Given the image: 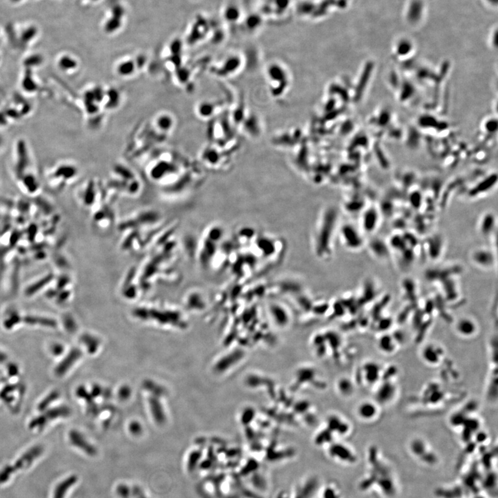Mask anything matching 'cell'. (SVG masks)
I'll return each mask as SVG.
<instances>
[{"mask_svg": "<svg viewBox=\"0 0 498 498\" xmlns=\"http://www.w3.org/2000/svg\"><path fill=\"white\" fill-rule=\"evenodd\" d=\"M470 260L475 267L479 269H491L496 263V256L492 249L479 247L470 254Z\"/></svg>", "mask_w": 498, "mask_h": 498, "instance_id": "1", "label": "cell"}, {"mask_svg": "<svg viewBox=\"0 0 498 498\" xmlns=\"http://www.w3.org/2000/svg\"><path fill=\"white\" fill-rule=\"evenodd\" d=\"M342 239L346 246L352 250H359L364 245L362 235L359 230L352 225L348 224L343 226Z\"/></svg>", "mask_w": 498, "mask_h": 498, "instance_id": "2", "label": "cell"}, {"mask_svg": "<svg viewBox=\"0 0 498 498\" xmlns=\"http://www.w3.org/2000/svg\"><path fill=\"white\" fill-rule=\"evenodd\" d=\"M125 17V10L121 5H114L110 9L108 18L105 20V29L108 33H113L123 27V19Z\"/></svg>", "mask_w": 498, "mask_h": 498, "instance_id": "3", "label": "cell"}, {"mask_svg": "<svg viewBox=\"0 0 498 498\" xmlns=\"http://www.w3.org/2000/svg\"><path fill=\"white\" fill-rule=\"evenodd\" d=\"M380 221L379 210L374 206H370L365 210L362 216V226L367 233H372L379 226Z\"/></svg>", "mask_w": 498, "mask_h": 498, "instance_id": "4", "label": "cell"}, {"mask_svg": "<svg viewBox=\"0 0 498 498\" xmlns=\"http://www.w3.org/2000/svg\"><path fill=\"white\" fill-rule=\"evenodd\" d=\"M371 254L378 259L384 260L390 257V248L388 243L380 238H374L368 243Z\"/></svg>", "mask_w": 498, "mask_h": 498, "instance_id": "5", "label": "cell"}, {"mask_svg": "<svg viewBox=\"0 0 498 498\" xmlns=\"http://www.w3.org/2000/svg\"><path fill=\"white\" fill-rule=\"evenodd\" d=\"M410 450L413 455L422 459L423 462L428 463V464L431 463L434 459L435 454L429 453L427 451V446H426V443L420 439H416L411 442Z\"/></svg>", "mask_w": 498, "mask_h": 498, "instance_id": "6", "label": "cell"}, {"mask_svg": "<svg viewBox=\"0 0 498 498\" xmlns=\"http://www.w3.org/2000/svg\"><path fill=\"white\" fill-rule=\"evenodd\" d=\"M376 393V400L383 404L392 401L396 393V387L392 381H383Z\"/></svg>", "mask_w": 498, "mask_h": 498, "instance_id": "7", "label": "cell"}, {"mask_svg": "<svg viewBox=\"0 0 498 498\" xmlns=\"http://www.w3.org/2000/svg\"><path fill=\"white\" fill-rule=\"evenodd\" d=\"M363 372H364L365 381L370 385L375 384L383 376L381 366L374 361H371L364 365Z\"/></svg>", "mask_w": 498, "mask_h": 498, "instance_id": "8", "label": "cell"}, {"mask_svg": "<svg viewBox=\"0 0 498 498\" xmlns=\"http://www.w3.org/2000/svg\"><path fill=\"white\" fill-rule=\"evenodd\" d=\"M497 219L493 213L488 212L481 216L479 221L478 229L481 235L487 237L492 235L496 228Z\"/></svg>", "mask_w": 498, "mask_h": 498, "instance_id": "9", "label": "cell"}, {"mask_svg": "<svg viewBox=\"0 0 498 498\" xmlns=\"http://www.w3.org/2000/svg\"><path fill=\"white\" fill-rule=\"evenodd\" d=\"M422 354L424 361L430 365L438 364L443 357L442 349L434 344L426 346Z\"/></svg>", "mask_w": 498, "mask_h": 498, "instance_id": "10", "label": "cell"}, {"mask_svg": "<svg viewBox=\"0 0 498 498\" xmlns=\"http://www.w3.org/2000/svg\"><path fill=\"white\" fill-rule=\"evenodd\" d=\"M427 245L428 256L432 259L436 260L440 257L442 248H444V241L440 235H435L429 238L426 241Z\"/></svg>", "mask_w": 498, "mask_h": 498, "instance_id": "11", "label": "cell"}, {"mask_svg": "<svg viewBox=\"0 0 498 498\" xmlns=\"http://www.w3.org/2000/svg\"><path fill=\"white\" fill-rule=\"evenodd\" d=\"M456 330L459 335L465 337H472L477 331V324L475 321L469 318H462L457 321Z\"/></svg>", "mask_w": 498, "mask_h": 498, "instance_id": "12", "label": "cell"}, {"mask_svg": "<svg viewBox=\"0 0 498 498\" xmlns=\"http://www.w3.org/2000/svg\"><path fill=\"white\" fill-rule=\"evenodd\" d=\"M81 357V352L80 350H77V349H74V350H71L68 354L67 357L63 360L62 363L59 364L57 368L55 369V373L57 375L62 376L64 374H65L67 370H69L70 368L74 364L77 359Z\"/></svg>", "mask_w": 498, "mask_h": 498, "instance_id": "13", "label": "cell"}, {"mask_svg": "<svg viewBox=\"0 0 498 498\" xmlns=\"http://www.w3.org/2000/svg\"><path fill=\"white\" fill-rule=\"evenodd\" d=\"M358 414L363 420L366 421L374 420L378 414L377 405L373 402H363L358 407Z\"/></svg>", "mask_w": 498, "mask_h": 498, "instance_id": "14", "label": "cell"}, {"mask_svg": "<svg viewBox=\"0 0 498 498\" xmlns=\"http://www.w3.org/2000/svg\"><path fill=\"white\" fill-rule=\"evenodd\" d=\"M378 346L384 353H392L396 349L395 339L390 335H383L379 339Z\"/></svg>", "mask_w": 498, "mask_h": 498, "instance_id": "15", "label": "cell"}, {"mask_svg": "<svg viewBox=\"0 0 498 498\" xmlns=\"http://www.w3.org/2000/svg\"><path fill=\"white\" fill-rule=\"evenodd\" d=\"M149 406H150L151 412L154 420L158 424H162L165 422V414H164L163 409L162 407L161 403L156 397H151L149 399Z\"/></svg>", "mask_w": 498, "mask_h": 498, "instance_id": "16", "label": "cell"}, {"mask_svg": "<svg viewBox=\"0 0 498 498\" xmlns=\"http://www.w3.org/2000/svg\"><path fill=\"white\" fill-rule=\"evenodd\" d=\"M331 454H334L335 456L339 457L341 460L345 462H354L355 457L352 455V453L346 446L342 445H336L331 448Z\"/></svg>", "mask_w": 498, "mask_h": 498, "instance_id": "17", "label": "cell"}, {"mask_svg": "<svg viewBox=\"0 0 498 498\" xmlns=\"http://www.w3.org/2000/svg\"><path fill=\"white\" fill-rule=\"evenodd\" d=\"M496 180H497V178H496L495 175H492V176L489 177L488 180H484V182H481L477 187L475 188V189H473V191L470 192V195L475 197L479 195V193L488 191L495 184Z\"/></svg>", "mask_w": 498, "mask_h": 498, "instance_id": "18", "label": "cell"}, {"mask_svg": "<svg viewBox=\"0 0 498 498\" xmlns=\"http://www.w3.org/2000/svg\"><path fill=\"white\" fill-rule=\"evenodd\" d=\"M135 65L132 60H123L118 65L117 71L122 76H130L134 73Z\"/></svg>", "mask_w": 498, "mask_h": 498, "instance_id": "19", "label": "cell"}, {"mask_svg": "<svg viewBox=\"0 0 498 498\" xmlns=\"http://www.w3.org/2000/svg\"><path fill=\"white\" fill-rule=\"evenodd\" d=\"M70 439H71V442H73V444H75L77 446L79 447L83 448L86 449L87 452L89 453H94V449L90 446V444H87L86 440L82 437L78 433H76L75 431H72L71 434H70ZM82 448V449H83Z\"/></svg>", "mask_w": 498, "mask_h": 498, "instance_id": "20", "label": "cell"}, {"mask_svg": "<svg viewBox=\"0 0 498 498\" xmlns=\"http://www.w3.org/2000/svg\"><path fill=\"white\" fill-rule=\"evenodd\" d=\"M406 241L404 239L403 236L396 235L391 237L390 243H388V246L390 248L394 249V250L403 252L405 248H406Z\"/></svg>", "mask_w": 498, "mask_h": 498, "instance_id": "21", "label": "cell"}, {"mask_svg": "<svg viewBox=\"0 0 498 498\" xmlns=\"http://www.w3.org/2000/svg\"><path fill=\"white\" fill-rule=\"evenodd\" d=\"M173 122L170 116H160L157 120V125L161 130L168 131L173 127Z\"/></svg>", "mask_w": 498, "mask_h": 498, "instance_id": "22", "label": "cell"}, {"mask_svg": "<svg viewBox=\"0 0 498 498\" xmlns=\"http://www.w3.org/2000/svg\"><path fill=\"white\" fill-rule=\"evenodd\" d=\"M82 340L86 343L85 344L88 347V350H90V352H94L97 350L98 346H99V342L97 339H94L91 336H86V337L82 338Z\"/></svg>", "mask_w": 498, "mask_h": 498, "instance_id": "23", "label": "cell"}, {"mask_svg": "<svg viewBox=\"0 0 498 498\" xmlns=\"http://www.w3.org/2000/svg\"><path fill=\"white\" fill-rule=\"evenodd\" d=\"M73 482H74V481H73V479L72 478L69 479V481H64L62 484H60V486H59L58 488H57L54 498L63 497L64 494V492L66 490H67V488H69L68 486H69L70 485L73 484Z\"/></svg>", "mask_w": 498, "mask_h": 498, "instance_id": "24", "label": "cell"}, {"mask_svg": "<svg viewBox=\"0 0 498 498\" xmlns=\"http://www.w3.org/2000/svg\"><path fill=\"white\" fill-rule=\"evenodd\" d=\"M339 388L343 394H349L353 391V386L351 382L347 379H343L339 383Z\"/></svg>", "mask_w": 498, "mask_h": 498, "instance_id": "25", "label": "cell"}, {"mask_svg": "<svg viewBox=\"0 0 498 498\" xmlns=\"http://www.w3.org/2000/svg\"><path fill=\"white\" fill-rule=\"evenodd\" d=\"M58 396V394L57 392L51 393V394H49V395L43 401L41 402L40 406H39V409H40V410H42V409H44L45 407H47L48 405H49V403H51V402H53L55 399H56Z\"/></svg>", "mask_w": 498, "mask_h": 498, "instance_id": "26", "label": "cell"}, {"mask_svg": "<svg viewBox=\"0 0 498 498\" xmlns=\"http://www.w3.org/2000/svg\"><path fill=\"white\" fill-rule=\"evenodd\" d=\"M130 393V392L129 391L128 388H123L120 391V396H121V398H125L127 397V396H128Z\"/></svg>", "mask_w": 498, "mask_h": 498, "instance_id": "27", "label": "cell"}, {"mask_svg": "<svg viewBox=\"0 0 498 498\" xmlns=\"http://www.w3.org/2000/svg\"><path fill=\"white\" fill-rule=\"evenodd\" d=\"M63 351V348L61 346H55L54 348H53V354H56V355H59V354L62 353Z\"/></svg>", "mask_w": 498, "mask_h": 498, "instance_id": "28", "label": "cell"}]
</instances>
